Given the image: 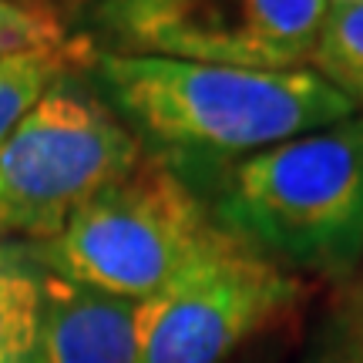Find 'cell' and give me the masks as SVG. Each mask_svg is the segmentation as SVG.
<instances>
[{
    "instance_id": "14",
    "label": "cell",
    "mask_w": 363,
    "mask_h": 363,
    "mask_svg": "<svg viewBox=\"0 0 363 363\" xmlns=\"http://www.w3.org/2000/svg\"><path fill=\"white\" fill-rule=\"evenodd\" d=\"M347 293H350V303L353 310H357V323H360V333H363V269L353 276V279H347Z\"/></svg>"
},
{
    "instance_id": "7",
    "label": "cell",
    "mask_w": 363,
    "mask_h": 363,
    "mask_svg": "<svg viewBox=\"0 0 363 363\" xmlns=\"http://www.w3.org/2000/svg\"><path fill=\"white\" fill-rule=\"evenodd\" d=\"M30 363H142V303L44 266Z\"/></svg>"
},
{
    "instance_id": "8",
    "label": "cell",
    "mask_w": 363,
    "mask_h": 363,
    "mask_svg": "<svg viewBox=\"0 0 363 363\" xmlns=\"http://www.w3.org/2000/svg\"><path fill=\"white\" fill-rule=\"evenodd\" d=\"M44 262L38 249L0 239V363H30Z\"/></svg>"
},
{
    "instance_id": "10",
    "label": "cell",
    "mask_w": 363,
    "mask_h": 363,
    "mask_svg": "<svg viewBox=\"0 0 363 363\" xmlns=\"http://www.w3.org/2000/svg\"><path fill=\"white\" fill-rule=\"evenodd\" d=\"M310 67L363 111V0H326Z\"/></svg>"
},
{
    "instance_id": "5",
    "label": "cell",
    "mask_w": 363,
    "mask_h": 363,
    "mask_svg": "<svg viewBox=\"0 0 363 363\" xmlns=\"http://www.w3.org/2000/svg\"><path fill=\"white\" fill-rule=\"evenodd\" d=\"M326 0H94L111 54L289 71L310 67Z\"/></svg>"
},
{
    "instance_id": "15",
    "label": "cell",
    "mask_w": 363,
    "mask_h": 363,
    "mask_svg": "<svg viewBox=\"0 0 363 363\" xmlns=\"http://www.w3.org/2000/svg\"><path fill=\"white\" fill-rule=\"evenodd\" d=\"M24 4H48V0H24Z\"/></svg>"
},
{
    "instance_id": "3",
    "label": "cell",
    "mask_w": 363,
    "mask_h": 363,
    "mask_svg": "<svg viewBox=\"0 0 363 363\" xmlns=\"http://www.w3.org/2000/svg\"><path fill=\"white\" fill-rule=\"evenodd\" d=\"M229 239L192 182L145 152L128 175L78 208L57 239L38 246V256L57 276L145 303Z\"/></svg>"
},
{
    "instance_id": "13",
    "label": "cell",
    "mask_w": 363,
    "mask_h": 363,
    "mask_svg": "<svg viewBox=\"0 0 363 363\" xmlns=\"http://www.w3.org/2000/svg\"><path fill=\"white\" fill-rule=\"evenodd\" d=\"M306 330V313L289 316L286 323L272 326L269 333H262L259 340H252L246 350H239L229 363H293L299 350V340Z\"/></svg>"
},
{
    "instance_id": "12",
    "label": "cell",
    "mask_w": 363,
    "mask_h": 363,
    "mask_svg": "<svg viewBox=\"0 0 363 363\" xmlns=\"http://www.w3.org/2000/svg\"><path fill=\"white\" fill-rule=\"evenodd\" d=\"M71 44L74 40L67 38L65 21L51 4L0 0V57L65 51Z\"/></svg>"
},
{
    "instance_id": "11",
    "label": "cell",
    "mask_w": 363,
    "mask_h": 363,
    "mask_svg": "<svg viewBox=\"0 0 363 363\" xmlns=\"http://www.w3.org/2000/svg\"><path fill=\"white\" fill-rule=\"evenodd\" d=\"M293 363H363V333L343 283L313 316V323H306Z\"/></svg>"
},
{
    "instance_id": "6",
    "label": "cell",
    "mask_w": 363,
    "mask_h": 363,
    "mask_svg": "<svg viewBox=\"0 0 363 363\" xmlns=\"http://www.w3.org/2000/svg\"><path fill=\"white\" fill-rule=\"evenodd\" d=\"M313 283L229 239L162 296L142 303V363H229L306 313Z\"/></svg>"
},
{
    "instance_id": "4",
    "label": "cell",
    "mask_w": 363,
    "mask_h": 363,
    "mask_svg": "<svg viewBox=\"0 0 363 363\" xmlns=\"http://www.w3.org/2000/svg\"><path fill=\"white\" fill-rule=\"evenodd\" d=\"M142 138L101 88L71 71L0 145V239L51 242L111 182L145 158Z\"/></svg>"
},
{
    "instance_id": "1",
    "label": "cell",
    "mask_w": 363,
    "mask_h": 363,
    "mask_svg": "<svg viewBox=\"0 0 363 363\" xmlns=\"http://www.w3.org/2000/svg\"><path fill=\"white\" fill-rule=\"evenodd\" d=\"M91 67L108 104L145 148L199 169L246 158L360 111L313 67L262 71L111 51H94Z\"/></svg>"
},
{
    "instance_id": "2",
    "label": "cell",
    "mask_w": 363,
    "mask_h": 363,
    "mask_svg": "<svg viewBox=\"0 0 363 363\" xmlns=\"http://www.w3.org/2000/svg\"><path fill=\"white\" fill-rule=\"evenodd\" d=\"M212 219L296 276L347 283L363 269V111L216 165Z\"/></svg>"
},
{
    "instance_id": "9",
    "label": "cell",
    "mask_w": 363,
    "mask_h": 363,
    "mask_svg": "<svg viewBox=\"0 0 363 363\" xmlns=\"http://www.w3.org/2000/svg\"><path fill=\"white\" fill-rule=\"evenodd\" d=\"M91 61L94 51L88 40H74L65 51L0 57V145L11 138V131L24 121L27 111L44 98V91Z\"/></svg>"
}]
</instances>
